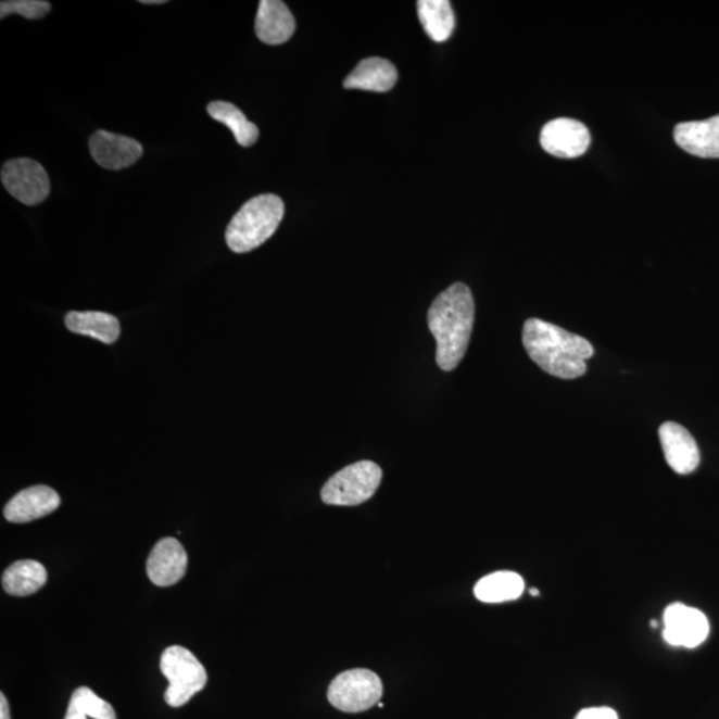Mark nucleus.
I'll return each instance as SVG.
<instances>
[{
	"instance_id": "22",
	"label": "nucleus",
	"mask_w": 719,
	"mask_h": 719,
	"mask_svg": "<svg viewBox=\"0 0 719 719\" xmlns=\"http://www.w3.org/2000/svg\"><path fill=\"white\" fill-rule=\"evenodd\" d=\"M70 703L75 704L87 717L93 719H116V712L108 701H104L88 688H79L71 697Z\"/></svg>"
},
{
	"instance_id": "27",
	"label": "nucleus",
	"mask_w": 719,
	"mask_h": 719,
	"mask_svg": "<svg viewBox=\"0 0 719 719\" xmlns=\"http://www.w3.org/2000/svg\"><path fill=\"white\" fill-rule=\"evenodd\" d=\"M140 3H143V4H163V3H166V2H164V0H141Z\"/></svg>"
},
{
	"instance_id": "8",
	"label": "nucleus",
	"mask_w": 719,
	"mask_h": 719,
	"mask_svg": "<svg viewBox=\"0 0 719 719\" xmlns=\"http://www.w3.org/2000/svg\"><path fill=\"white\" fill-rule=\"evenodd\" d=\"M709 632V621L698 609L674 603L664 613V640L671 646L694 649L704 644Z\"/></svg>"
},
{
	"instance_id": "26",
	"label": "nucleus",
	"mask_w": 719,
	"mask_h": 719,
	"mask_svg": "<svg viewBox=\"0 0 719 719\" xmlns=\"http://www.w3.org/2000/svg\"><path fill=\"white\" fill-rule=\"evenodd\" d=\"M0 719H11L9 703L4 694H0Z\"/></svg>"
},
{
	"instance_id": "21",
	"label": "nucleus",
	"mask_w": 719,
	"mask_h": 719,
	"mask_svg": "<svg viewBox=\"0 0 719 719\" xmlns=\"http://www.w3.org/2000/svg\"><path fill=\"white\" fill-rule=\"evenodd\" d=\"M212 119L222 123L231 129L236 141L240 146L251 147L258 139V128L247 119L243 112L236 105L227 102H212L207 108Z\"/></svg>"
},
{
	"instance_id": "17",
	"label": "nucleus",
	"mask_w": 719,
	"mask_h": 719,
	"mask_svg": "<svg viewBox=\"0 0 719 719\" xmlns=\"http://www.w3.org/2000/svg\"><path fill=\"white\" fill-rule=\"evenodd\" d=\"M64 324L68 331L88 336V338L102 341L104 344H114L121 336V324L115 316L104 312H70Z\"/></svg>"
},
{
	"instance_id": "14",
	"label": "nucleus",
	"mask_w": 719,
	"mask_h": 719,
	"mask_svg": "<svg viewBox=\"0 0 719 719\" xmlns=\"http://www.w3.org/2000/svg\"><path fill=\"white\" fill-rule=\"evenodd\" d=\"M297 29V22L280 0H262L255 22L257 38L265 45L277 46L288 42Z\"/></svg>"
},
{
	"instance_id": "25",
	"label": "nucleus",
	"mask_w": 719,
	"mask_h": 719,
	"mask_svg": "<svg viewBox=\"0 0 719 719\" xmlns=\"http://www.w3.org/2000/svg\"><path fill=\"white\" fill-rule=\"evenodd\" d=\"M88 717L85 715L84 711L79 709L78 706H76L73 703H70L68 709H67V715L64 717V719H87Z\"/></svg>"
},
{
	"instance_id": "15",
	"label": "nucleus",
	"mask_w": 719,
	"mask_h": 719,
	"mask_svg": "<svg viewBox=\"0 0 719 719\" xmlns=\"http://www.w3.org/2000/svg\"><path fill=\"white\" fill-rule=\"evenodd\" d=\"M674 140L683 151L705 159L719 157V115L707 121L680 123Z\"/></svg>"
},
{
	"instance_id": "11",
	"label": "nucleus",
	"mask_w": 719,
	"mask_h": 719,
	"mask_svg": "<svg viewBox=\"0 0 719 719\" xmlns=\"http://www.w3.org/2000/svg\"><path fill=\"white\" fill-rule=\"evenodd\" d=\"M666 463L678 475H691L698 468L701 453L691 432L680 424L664 422L658 430Z\"/></svg>"
},
{
	"instance_id": "4",
	"label": "nucleus",
	"mask_w": 719,
	"mask_h": 719,
	"mask_svg": "<svg viewBox=\"0 0 719 719\" xmlns=\"http://www.w3.org/2000/svg\"><path fill=\"white\" fill-rule=\"evenodd\" d=\"M161 669L169 682L164 699L171 707L186 705L207 685V671L186 647L171 646L164 651Z\"/></svg>"
},
{
	"instance_id": "10",
	"label": "nucleus",
	"mask_w": 719,
	"mask_h": 719,
	"mask_svg": "<svg viewBox=\"0 0 719 719\" xmlns=\"http://www.w3.org/2000/svg\"><path fill=\"white\" fill-rule=\"evenodd\" d=\"M90 151L100 167L112 171L134 166L143 155V147L138 140L103 129L92 135Z\"/></svg>"
},
{
	"instance_id": "3",
	"label": "nucleus",
	"mask_w": 719,
	"mask_h": 719,
	"mask_svg": "<svg viewBox=\"0 0 719 719\" xmlns=\"http://www.w3.org/2000/svg\"><path fill=\"white\" fill-rule=\"evenodd\" d=\"M285 212V203L276 194H261L249 200L228 224L226 241L229 250L245 253L258 249L273 238Z\"/></svg>"
},
{
	"instance_id": "13",
	"label": "nucleus",
	"mask_w": 719,
	"mask_h": 719,
	"mask_svg": "<svg viewBox=\"0 0 719 719\" xmlns=\"http://www.w3.org/2000/svg\"><path fill=\"white\" fill-rule=\"evenodd\" d=\"M61 506V497L54 489L37 485L23 489L9 501L4 508L5 520L13 524H26L51 515Z\"/></svg>"
},
{
	"instance_id": "7",
	"label": "nucleus",
	"mask_w": 719,
	"mask_h": 719,
	"mask_svg": "<svg viewBox=\"0 0 719 719\" xmlns=\"http://www.w3.org/2000/svg\"><path fill=\"white\" fill-rule=\"evenodd\" d=\"M3 186L5 190L26 205H38L51 191L49 174L33 159H11L2 167Z\"/></svg>"
},
{
	"instance_id": "16",
	"label": "nucleus",
	"mask_w": 719,
	"mask_h": 719,
	"mask_svg": "<svg viewBox=\"0 0 719 719\" xmlns=\"http://www.w3.org/2000/svg\"><path fill=\"white\" fill-rule=\"evenodd\" d=\"M398 81V70L387 59L368 58L360 62L344 80L350 90L387 92Z\"/></svg>"
},
{
	"instance_id": "9",
	"label": "nucleus",
	"mask_w": 719,
	"mask_h": 719,
	"mask_svg": "<svg viewBox=\"0 0 719 719\" xmlns=\"http://www.w3.org/2000/svg\"><path fill=\"white\" fill-rule=\"evenodd\" d=\"M542 149L553 156L575 159L583 155L591 146V133L585 125L568 117L546 123L541 129Z\"/></svg>"
},
{
	"instance_id": "24",
	"label": "nucleus",
	"mask_w": 719,
	"mask_h": 719,
	"mask_svg": "<svg viewBox=\"0 0 719 719\" xmlns=\"http://www.w3.org/2000/svg\"><path fill=\"white\" fill-rule=\"evenodd\" d=\"M575 719H618V715L610 707H588V709H582Z\"/></svg>"
},
{
	"instance_id": "2",
	"label": "nucleus",
	"mask_w": 719,
	"mask_h": 719,
	"mask_svg": "<svg viewBox=\"0 0 719 719\" xmlns=\"http://www.w3.org/2000/svg\"><path fill=\"white\" fill-rule=\"evenodd\" d=\"M522 343L544 373L564 380L585 375L586 360L594 355V348L585 338L540 318H529L524 324Z\"/></svg>"
},
{
	"instance_id": "20",
	"label": "nucleus",
	"mask_w": 719,
	"mask_h": 719,
	"mask_svg": "<svg viewBox=\"0 0 719 719\" xmlns=\"http://www.w3.org/2000/svg\"><path fill=\"white\" fill-rule=\"evenodd\" d=\"M418 17L428 37L443 43L455 31L456 17L447 0H420L417 2Z\"/></svg>"
},
{
	"instance_id": "12",
	"label": "nucleus",
	"mask_w": 719,
	"mask_h": 719,
	"mask_svg": "<svg viewBox=\"0 0 719 719\" xmlns=\"http://www.w3.org/2000/svg\"><path fill=\"white\" fill-rule=\"evenodd\" d=\"M187 567V552L173 538L159 541L147 559V575L155 585L162 588L178 583L185 577Z\"/></svg>"
},
{
	"instance_id": "6",
	"label": "nucleus",
	"mask_w": 719,
	"mask_h": 719,
	"mask_svg": "<svg viewBox=\"0 0 719 719\" xmlns=\"http://www.w3.org/2000/svg\"><path fill=\"white\" fill-rule=\"evenodd\" d=\"M380 677L368 669H352L336 677L328 689L329 703L344 712H362L379 704Z\"/></svg>"
},
{
	"instance_id": "5",
	"label": "nucleus",
	"mask_w": 719,
	"mask_h": 719,
	"mask_svg": "<svg viewBox=\"0 0 719 719\" xmlns=\"http://www.w3.org/2000/svg\"><path fill=\"white\" fill-rule=\"evenodd\" d=\"M382 470L373 462L348 465L333 475L321 489V500L328 505L355 506L373 499L380 487Z\"/></svg>"
},
{
	"instance_id": "1",
	"label": "nucleus",
	"mask_w": 719,
	"mask_h": 719,
	"mask_svg": "<svg viewBox=\"0 0 719 719\" xmlns=\"http://www.w3.org/2000/svg\"><path fill=\"white\" fill-rule=\"evenodd\" d=\"M475 324V300L469 287L455 282L436 298L428 327L436 340V362L445 373L456 369L467 353Z\"/></svg>"
},
{
	"instance_id": "29",
	"label": "nucleus",
	"mask_w": 719,
	"mask_h": 719,
	"mask_svg": "<svg viewBox=\"0 0 719 719\" xmlns=\"http://www.w3.org/2000/svg\"><path fill=\"white\" fill-rule=\"evenodd\" d=\"M657 625H658L657 621H652V627L653 628H657Z\"/></svg>"
},
{
	"instance_id": "18",
	"label": "nucleus",
	"mask_w": 719,
	"mask_h": 719,
	"mask_svg": "<svg viewBox=\"0 0 719 719\" xmlns=\"http://www.w3.org/2000/svg\"><path fill=\"white\" fill-rule=\"evenodd\" d=\"M49 575L42 564L33 559H23L5 569L2 577V585L5 593L26 597L37 593L46 585Z\"/></svg>"
},
{
	"instance_id": "23",
	"label": "nucleus",
	"mask_w": 719,
	"mask_h": 719,
	"mask_svg": "<svg viewBox=\"0 0 719 719\" xmlns=\"http://www.w3.org/2000/svg\"><path fill=\"white\" fill-rule=\"evenodd\" d=\"M51 11V4L45 0H8L0 3V17L20 14L26 20H40Z\"/></svg>"
},
{
	"instance_id": "19",
	"label": "nucleus",
	"mask_w": 719,
	"mask_h": 719,
	"mask_svg": "<svg viewBox=\"0 0 719 719\" xmlns=\"http://www.w3.org/2000/svg\"><path fill=\"white\" fill-rule=\"evenodd\" d=\"M524 580L515 571H496L476 583L475 595L485 604L508 603L521 597Z\"/></svg>"
},
{
	"instance_id": "28",
	"label": "nucleus",
	"mask_w": 719,
	"mask_h": 719,
	"mask_svg": "<svg viewBox=\"0 0 719 719\" xmlns=\"http://www.w3.org/2000/svg\"><path fill=\"white\" fill-rule=\"evenodd\" d=\"M530 594L534 595V597H538L540 592L538 591V589H530Z\"/></svg>"
}]
</instances>
